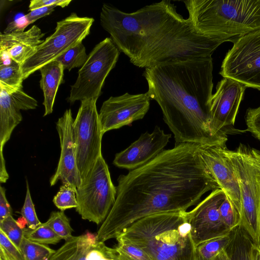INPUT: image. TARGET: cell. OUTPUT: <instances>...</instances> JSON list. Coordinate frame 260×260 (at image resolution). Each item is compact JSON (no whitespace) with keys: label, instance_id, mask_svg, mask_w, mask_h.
<instances>
[{"label":"cell","instance_id":"cell-8","mask_svg":"<svg viewBox=\"0 0 260 260\" xmlns=\"http://www.w3.org/2000/svg\"><path fill=\"white\" fill-rule=\"evenodd\" d=\"M116 186L112 181L108 166L102 155L77 188L76 211L84 220L103 222L115 203Z\"/></svg>","mask_w":260,"mask_h":260},{"label":"cell","instance_id":"cell-41","mask_svg":"<svg viewBox=\"0 0 260 260\" xmlns=\"http://www.w3.org/2000/svg\"><path fill=\"white\" fill-rule=\"evenodd\" d=\"M30 24L25 15L9 23L4 34H9L14 31H24L25 28Z\"/></svg>","mask_w":260,"mask_h":260},{"label":"cell","instance_id":"cell-11","mask_svg":"<svg viewBox=\"0 0 260 260\" xmlns=\"http://www.w3.org/2000/svg\"><path fill=\"white\" fill-rule=\"evenodd\" d=\"M233 42L220 75L260 90V29L236 38Z\"/></svg>","mask_w":260,"mask_h":260},{"label":"cell","instance_id":"cell-6","mask_svg":"<svg viewBox=\"0 0 260 260\" xmlns=\"http://www.w3.org/2000/svg\"><path fill=\"white\" fill-rule=\"evenodd\" d=\"M240 188L242 213L240 226L257 247L260 243V166L251 148L240 143L234 150L223 148Z\"/></svg>","mask_w":260,"mask_h":260},{"label":"cell","instance_id":"cell-1","mask_svg":"<svg viewBox=\"0 0 260 260\" xmlns=\"http://www.w3.org/2000/svg\"><path fill=\"white\" fill-rule=\"evenodd\" d=\"M199 145L176 143L144 165L120 175L115 203L96 240L116 239L131 224L151 214L186 212L205 193L219 188L201 156Z\"/></svg>","mask_w":260,"mask_h":260},{"label":"cell","instance_id":"cell-32","mask_svg":"<svg viewBox=\"0 0 260 260\" xmlns=\"http://www.w3.org/2000/svg\"><path fill=\"white\" fill-rule=\"evenodd\" d=\"M86 260H120L115 248L107 246L104 242H96L91 246Z\"/></svg>","mask_w":260,"mask_h":260},{"label":"cell","instance_id":"cell-42","mask_svg":"<svg viewBox=\"0 0 260 260\" xmlns=\"http://www.w3.org/2000/svg\"><path fill=\"white\" fill-rule=\"evenodd\" d=\"M252 260H260V250L255 245L252 247Z\"/></svg>","mask_w":260,"mask_h":260},{"label":"cell","instance_id":"cell-33","mask_svg":"<svg viewBox=\"0 0 260 260\" xmlns=\"http://www.w3.org/2000/svg\"><path fill=\"white\" fill-rule=\"evenodd\" d=\"M0 260H25L19 247L0 231Z\"/></svg>","mask_w":260,"mask_h":260},{"label":"cell","instance_id":"cell-24","mask_svg":"<svg viewBox=\"0 0 260 260\" xmlns=\"http://www.w3.org/2000/svg\"><path fill=\"white\" fill-rule=\"evenodd\" d=\"M20 249L25 260H48L55 252L46 244L32 241L24 237Z\"/></svg>","mask_w":260,"mask_h":260},{"label":"cell","instance_id":"cell-3","mask_svg":"<svg viewBox=\"0 0 260 260\" xmlns=\"http://www.w3.org/2000/svg\"><path fill=\"white\" fill-rule=\"evenodd\" d=\"M212 61L211 56L174 59L145 68L147 93L160 107L176 144L226 146L228 138L213 136L209 125Z\"/></svg>","mask_w":260,"mask_h":260},{"label":"cell","instance_id":"cell-22","mask_svg":"<svg viewBox=\"0 0 260 260\" xmlns=\"http://www.w3.org/2000/svg\"><path fill=\"white\" fill-rule=\"evenodd\" d=\"M21 65L10 58L1 59L0 83L13 89L22 87Z\"/></svg>","mask_w":260,"mask_h":260},{"label":"cell","instance_id":"cell-26","mask_svg":"<svg viewBox=\"0 0 260 260\" xmlns=\"http://www.w3.org/2000/svg\"><path fill=\"white\" fill-rule=\"evenodd\" d=\"M88 55L82 42L72 47L55 60L60 62L64 70L69 71L74 68L82 67L87 59Z\"/></svg>","mask_w":260,"mask_h":260},{"label":"cell","instance_id":"cell-36","mask_svg":"<svg viewBox=\"0 0 260 260\" xmlns=\"http://www.w3.org/2000/svg\"><path fill=\"white\" fill-rule=\"evenodd\" d=\"M246 131L260 141V106L248 108L245 114Z\"/></svg>","mask_w":260,"mask_h":260},{"label":"cell","instance_id":"cell-15","mask_svg":"<svg viewBox=\"0 0 260 260\" xmlns=\"http://www.w3.org/2000/svg\"><path fill=\"white\" fill-rule=\"evenodd\" d=\"M225 147L200 145L199 152L219 188L224 192L241 219L242 207L240 188L234 168L223 152Z\"/></svg>","mask_w":260,"mask_h":260},{"label":"cell","instance_id":"cell-38","mask_svg":"<svg viewBox=\"0 0 260 260\" xmlns=\"http://www.w3.org/2000/svg\"><path fill=\"white\" fill-rule=\"evenodd\" d=\"M71 2V0H32L29 5V10L31 11L40 8L54 5L64 8L68 6Z\"/></svg>","mask_w":260,"mask_h":260},{"label":"cell","instance_id":"cell-28","mask_svg":"<svg viewBox=\"0 0 260 260\" xmlns=\"http://www.w3.org/2000/svg\"><path fill=\"white\" fill-rule=\"evenodd\" d=\"M76 189V187L71 183L62 184L53 199L55 206L61 211L76 208L78 206Z\"/></svg>","mask_w":260,"mask_h":260},{"label":"cell","instance_id":"cell-45","mask_svg":"<svg viewBox=\"0 0 260 260\" xmlns=\"http://www.w3.org/2000/svg\"><path fill=\"white\" fill-rule=\"evenodd\" d=\"M194 260H201L200 258V257L197 252V250H196V254H195V256H194Z\"/></svg>","mask_w":260,"mask_h":260},{"label":"cell","instance_id":"cell-4","mask_svg":"<svg viewBox=\"0 0 260 260\" xmlns=\"http://www.w3.org/2000/svg\"><path fill=\"white\" fill-rule=\"evenodd\" d=\"M186 212H161L144 217L118 237L139 245L152 260H194L196 246Z\"/></svg>","mask_w":260,"mask_h":260},{"label":"cell","instance_id":"cell-19","mask_svg":"<svg viewBox=\"0 0 260 260\" xmlns=\"http://www.w3.org/2000/svg\"><path fill=\"white\" fill-rule=\"evenodd\" d=\"M41 29L33 25L26 31H14L0 35V56L1 59L10 58L21 64L42 43L44 36Z\"/></svg>","mask_w":260,"mask_h":260},{"label":"cell","instance_id":"cell-43","mask_svg":"<svg viewBox=\"0 0 260 260\" xmlns=\"http://www.w3.org/2000/svg\"><path fill=\"white\" fill-rule=\"evenodd\" d=\"M214 260H230L229 257L225 251L223 250L218 254Z\"/></svg>","mask_w":260,"mask_h":260},{"label":"cell","instance_id":"cell-46","mask_svg":"<svg viewBox=\"0 0 260 260\" xmlns=\"http://www.w3.org/2000/svg\"><path fill=\"white\" fill-rule=\"evenodd\" d=\"M259 248V249L260 250V243H259V247H258Z\"/></svg>","mask_w":260,"mask_h":260},{"label":"cell","instance_id":"cell-14","mask_svg":"<svg viewBox=\"0 0 260 260\" xmlns=\"http://www.w3.org/2000/svg\"><path fill=\"white\" fill-rule=\"evenodd\" d=\"M150 101L147 92L134 94L126 92L110 97L103 102L99 113L103 134L143 119L149 109Z\"/></svg>","mask_w":260,"mask_h":260},{"label":"cell","instance_id":"cell-13","mask_svg":"<svg viewBox=\"0 0 260 260\" xmlns=\"http://www.w3.org/2000/svg\"><path fill=\"white\" fill-rule=\"evenodd\" d=\"M220 188L213 191L191 210L186 212L195 246L226 234L228 229L221 220L219 208L226 198Z\"/></svg>","mask_w":260,"mask_h":260},{"label":"cell","instance_id":"cell-31","mask_svg":"<svg viewBox=\"0 0 260 260\" xmlns=\"http://www.w3.org/2000/svg\"><path fill=\"white\" fill-rule=\"evenodd\" d=\"M0 231L20 248L21 243L24 237V229L21 228L12 215L0 221Z\"/></svg>","mask_w":260,"mask_h":260},{"label":"cell","instance_id":"cell-37","mask_svg":"<svg viewBox=\"0 0 260 260\" xmlns=\"http://www.w3.org/2000/svg\"><path fill=\"white\" fill-rule=\"evenodd\" d=\"M95 235L87 233L83 234L82 242L75 260H86L87 254L91 246L96 242Z\"/></svg>","mask_w":260,"mask_h":260},{"label":"cell","instance_id":"cell-2","mask_svg":"<svg viewBox=\"0 0 260 260\" xmlns=\"http://www.w3.org/2000/svg\"><path fill=\"white\" fill-rule=\"evenodd\" d=\"M100 22L120 52L134 65L145 69L171 60L211 56L229 41L198 31L170 1L129 13L104 4Z\"/></svg>","mask_w":260,"mask_h":260},{"label":"cell","instance_id":"cell-39","mask_svg":"<svg viewBox=\"0 0 260 260\" xmlns=\"http://www.w3.org/2000/svg\"><path fill=\"white\" fill-rule=\"evenodd\" d=\"M56 5L44 7L34 10L25 15L30 24L39 19L51 14L54 10Z\"/></svg>","mask_w":260,"mask_h":260},{"label":"cell","instance_id":"cell-44","mask_svg":"<svg viewBox=\"0 0 260 260\" xmlns=\"http://www.w3.org/2000/svg\"><path fill=\"white\" fill-rule=\"evenodd\" d=\"M251 152L255 160L260 166V150L251 148Z\"/></svg>","mask_w":260,"mask_h":260},{"label":"cell","instance_id":"cell-12","mask_svg":"<svg viewBox=\"0 0 260 260\" xmlns=\"http://www.w3.org/2000/svg\"><path fill=\"white\" fill-rule=\"evenodd\" d=\"M246 88L229 78H223L218 82L208 109L209 125L213 136L228 138V128L235 123Z\"/></svg>","mask_w":260,"mask_h":260},{"label":"cell","instance_id":"cell-25","mask_svg":"<svg viewBox=\"0 0 260 260\" xmlns=\"http://www.w3.org/2000/svg\"><path fill=\"white\" fill-rule=\"evenodd\" d=\"M116 239L118 243L115 248L120 260H152L139 245L121 237Z\"/></svg>","mask_w":260,"mask_h":260},{"label":"cell","instance_id":"cell-23","mask_svg":"<svg viewBox=\"0 0 260 260\" xmlns=\"http://www.w3.org/2000/svg\"><path fill=\"white\" fill-rule=\"evenodd\" d=\"M231 238V231L224 235L209 240L196 247L201 260H214L216 256L224 250Z\"/></svg>","mask_w":260,"mask_h":260},{"label":"cell","instance_id":"cell-35","mask_svg":"<svg viewBox=\"0 0 260 260\" xmlns=\"http://www.w3.org/2000/svg\"><path fill=\"white\" fill-rule=\"evenodd\" d=\"M219 211L221 220L229 230L232 231L240 225V216L226 197L220 204Z\"/></svg>","mask_w":260,"mask_h":260},{"label":"cell","instance_id":"cell-5","mask_svg":"<svg viewBox=\"0 0 260 260\" xmlns=\"http://www.w3.org/2000/svg\"><path fill=\"white\" fill-rule=\"evenodd\" d=\"M193 27L199 32L232 41L260 29V0L183 1Z\"/></svg>","mask_w":260,"mask_h":260},{"label":"cell","instance_id":"cell-9","mask_svg":"<svg viewBox=\"0 0 260 260\" xmlns=\"http://www.w3.org/2000/svg\"><path fill=\"white\" fill-rule=\"evenodd\" d=\"M120 51L111 38H106L96 44L84 65L78 71L75 83L71 86L68 102L93 99L102 93L105 79L115 67Z\"/></svg>","mask_w":260,"mask_h":260},{"label":"cell","instance_id":"cell-7","mask_svg":"<svg viewBox=\"0 0 260 260\" xmlns=\"http://www.w3.org/2000/svg\"><path fill=\"white\" fill-rule=\"evenodd\" d=\"M94 21L93 18L79 17L75 13H72L57 22L55 31L44 40L21 64L23 79L82 42L89 34Z\"/></svg>","mask_w":260,"mask_h":260},{"label":"cell","instance_id":"cell-21","mask_svg":"<svg viewBox=\"0 0 260 260\" xmlns=\"http://www.w3.org/2000/svg\"><path fill=\"white\" fill-rule=\"evenodd\" d=\"M254 245L249 235L239 225L231 231V240L225 250L230 260H252Z\"/></svg>","mask_w":260,"mask_h":260},{"label":"cell","instance_id":"cell-10","mask_svg":"<svg viewBox=\"0 0 260 260\" xmlns=\"http://www.w3.org/2000/svg\"><path fill=\"white\" fill-rule=\"evenodd\" d=\"M96 100L81 101L73 122V133L78 171L82 180L92 169L102 153V132Z\"/></svg>","mask_w":260,"mask_h":260},{"label":"cell","instance_id":"cell-34","mask_svg":"<svg viewBox=\"0 0 260 260\" xmlns=\"http://www.w3.org/2000/svg\"><path fill=\"white\" fill-rule=\"evenodd\" d=\"M26 191L24 202L21 210L22 217L25 219L28 228L34 229L42 222L37 215L35 206L31 199L28 181L26 180Z\"/></svg>","mask_w":260,"mask_h":260},{"label":"cell","instance_id":"cell-40","mask_svg":"<svg viewBox=\"0 0 260 260\" xmlns=\"http://www.w3.org/2000/svg\"><path fill=\"white\" fill-rule=\"evenodd\" d=\"M12 215V209L6 196V189L0 186V221Z\"/></svg>","mask_w":260,"mask_h":260},{"label":"cell","instance_id":"cell-30","mask_svg":"<svg viewBox=\"0 0 260 260\" xmlns=\"http://www.w3.org/2000/svg\"><path fill=\"white\" fill-rule=\"evenodd\" d=\"M83 235L73 236L65 243L50 257L48 260H75L80 250Z\"/></svg>","mask_w":260,"mask_h":260},{"label":"cell","instance_id":"cell-18","mask_svg":"<svg viewBox=\"0 0 260 260\" xmlns=\"http://www.w3.org/2000/svg\"><path fill=\"white\" fill-rule=\"evenodd\" d=\"M171 134L156 125L151 133L145 132L127 148L115 154L113 164L129 171L137 169L156 157L169 142Z\"/></svg>","mask_w":260,"mask_h":260},{"label":"cell","instance_id":"cell-16","mask_svg":"<svg viewBox=\"0 0 260 260\" xmlns=\"http://www.w3.org/2000/svg\"><path fill=\"white\" fill-rule=\"evenodd\" d=\"M74 119L70 109L57 120L56 126L60 146V154L55 173L50 179V186L60 180L62 184L71 183L78 188L82 179L78 169L73 133Z\"/></svg>","mask_w":260,"mask_h":260},{"label":"cell","instance_id":"cell-29","mask_svg":"<svg viewBox=\"0 0 260 260\" xmlns=\"http://www.w3.org/2000/svg\"><path fill=\"white\" fill-rule=\"evenodd\" d=\"M45 223L62 239L67 241L72 238L73 231L69 218L64 211H53Z\"/></svg>","mask_w":260,"mask_h":260},{"label":"cell","instance_id":"cell-17","mask_svg":"<svg viewBox=\"0 0 260 260\" xmlns=\"http://www.w3.org/2000/svg\"><path fill=\"white\" fill-rule=\"evenodd\" d=\"M37 106V100L24 92L22 87L14 89L0 83V162H5L3 147L22 120L20 110Z\"/></svg>","mask_w":260,"mask_h":260},{"label":"cell","instance_id":"cell-27","mask_svg":"<svg viewBox=\"0 0 260 260\" xmlns=\"http://www.w3.org/2000/svg\"><path fill=\"white\" fill-rule=\"evenodd\" d=\"M24 236L32 241L43 244H56L62 239L45 222L34 229L24 228Z\"/></svg>","mask_w":260,"mask_h":260},{"label":"cell","instance_id":"cell-20","mask_svg":"<svg viewBox=\"0 0 260 260\" xmlns=\"http://www.w3.org/2000/svg\"><path fill=\"white\" fill-rule=\"evenodd\" d=\"M64 70L63 66L56 60L46 64L39 70L41 75L40 85L44 95V116L53 112L58 87L63 82Z\"/></svg>","mask_w":260,"mask_h":260}]
</instances>
